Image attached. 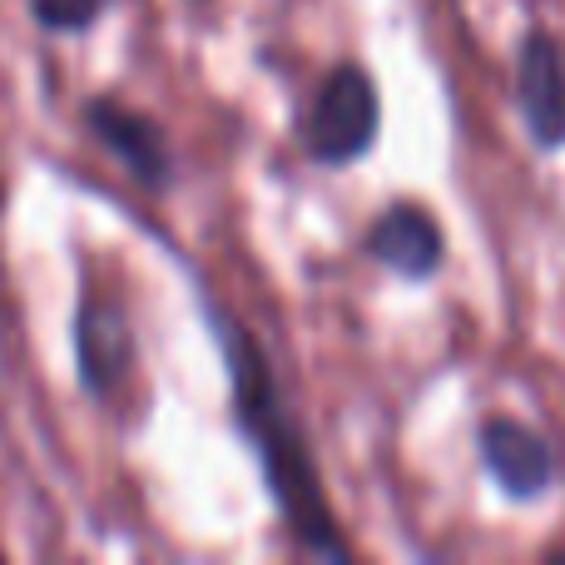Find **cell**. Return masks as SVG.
Returning a JSON list of instances; mask_svg holds the SVG:
<instances>
[{"label":"cell","instance_id":"4","mask_svg":"<svg viewBox=\"0 0 565 565\" xmlns=\"http://www.w3.org/2000/svg\"><path fill=\"white\" fill-rule=\"evenodd\" d=\"M516 99L536 145H565V60L551 35H526L516 55Z\"/></svg>","mask_w":565,"mask_h":565},{"label":"cell","instance_id":"8","mask_svg":"<svg viewBox=\"0 0 565 565\" xmlns=\"http://www.w3.org/2000/svg\"><path fill=\"white\" fill-rule=\"evenodd\" d=\"M105 6L109 0H30V10H35V20L45 30H85L95 25V15Z\"/></svg>","mask_w":565,"mask_h":565},{"label":"cell","instance_id":"6","mask_svg":"<svg viewBox=\"0 0 565 565\" xmlns=\"http://www.w3.org/2000/svg\"><path fill=\"white\" fill-rule=\"evenodd\" d=\"M85 125L95 129V139L109 149V154L125 159V169L139 179V184L159 189L169 179V149H164V135L154 129V119L125 109L119 99H89Z\"/></svg>","mask_w":565,"mask_h":565},{"label":"cell","instance_id":"7","mask_svg":"<svg viewBox=\"0 0 565 565\" xmlns=\"http://www.w3.org/2000/svg\"><path fill=\"white\" fill-rule=\"evenodd\" d=\"M367 254L402 278H427V274H437V264H441V228L431 224L427 209L397 204L372 224Z\"/></svg>","mask_w":565,"mask_h":565},{"label":"cell","instance_id":"3","mask_svg":"<svg viewBox=\"0 0 565 565\" xmlns=\"http://www.w3.org/2000/svg\"><path fill=\"white\" fill-rule=\"evenodd\" d=\"M75 352H79V382L95 397H109L135 367V332L119 302L89 298L75 318Z\"/></svg>","mask_w":565,"mask_h":565},{"label":"cell","instance_id":"2","mask_svg":"<svg viewBox=\"0 0 565 565\" xmlns=\"http://www.w3.org/2000/svg\"><path fill=\"white\" fill-rule=\"evenodd\" d=\"M382 125V99L377 85L362 65H338L318 85L308 115V154L318 164H352L358 154H367Z\"/></svg>","mask_w":565,"mask_h":565},{"label":"cell","instance_id":"1","mask_svg":"<svg viewBox=\"0 0 565 565\" xmlns=\"http://www.w3.org/2000/svg\"><path fill=\"white\" fill-rule=\"evenodd\" d=\"M224 348H228V362H234L238 417L248 422L258 451H264V471H268V481H274L278 511L288 516L292 536H298L312 556L348 561V546H342L338 526H332V511H328V501H322L318 471H312V461H308V451H302V437L292 431V422L282 417V407L274 397V382H268L254 342H248L238 328H228Z\"/></svg>","mask_w":565,"mask_h":565},{"label":"cell","instance_id":"5","mask_svg":"<svg viewBox=\"0 0 565 565\" xmlns=\"http://www.w3.org/2000/svg\"><path fill=\"white\" fill-rule=\"evenodd\" d=\"M481 461H487V471L501 481V491L521 497V501L541 497V491L551 487V477H556L551 447L531 427H521V422H511V417H491L487 427H481Z\"/></svg>","mask_w":565,"mask_h":565}]
</instances>
